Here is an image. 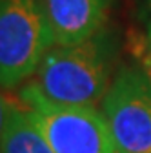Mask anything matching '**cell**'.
<instances>
[{
	"label": "cell",
	"mask_w": 151,
	"mask_h": 153,
	"mask_svg": "<svg viewBox=\"0 0 151 153\" xmlns=\"http://www.w3.org/2000/svg\"><path fill=\"white\" fill-rule=\"evenodd\" d=\"M35 84L56 104L93 106L107 93V60L100 40L51 48L36 69Z\"/></svg>",
	"instance_id": "6da1fadb"
},
{
	"label": "cell",
	"mask_w": 151,
	"mask_h": 153,
	"mask_svg": "<svg viewBox=\"0 0 151 153\" xmlns=\"http://www.w3.org/2000/svg\"><path fill=\"white\" fill-rule=\"evenodd\" d=\"M55 46L44 0H0V86L36 73Z\"/></svg>",
	"instance_id": "7a4b0ae2"
},
{
	"label": "cell",
	"mask_w": 151,
	"mask_h": 153,
	"mask_svg": "<svg viewBox=\"0 0 151 153\" xmlns=\"http://www.w3.org/2000/svg\"><path fill=\"white\" fill-rule=\"evenodd\" d=\"M20 97L53 153H117L106 119L93 106L56 104L35 82Z\"/></svg>",
	"instance_id": "3957f363"
},
{
	"label": "cell",
	"mask_w": 151,
	"mask_h": 153,
	"mask_svg": "<svg viewBox=\"0 0 151 153\" xmlns=\"http://www.w3.org/2000/svg\"><path fill=\"white\" fill-rule=\"evenodd\" d=\"M104 119L117 153H151V80L124 69L104 95Z\"/></svg>",
	"instance_id": "277c9868"
},
{
	"label": "cell",
	"mask_w": 151,
	"mask_h": 153,
	"mask_svg": "<svg viewBox=\"0 0 151 153\" xmlns=\"http://www.w3.org/2000/svg\"><path fill=\"white\" fill-rule=\"evenodd\" d=\"M55 46H75L102 27L109 0H44Z\"/></svg>",
	"instance_id": "5b68a950"
},
{
	"label": "cell",
	"mask_w": 151,
	"mask_h": 153,
	"mask_svg": "<svg viewBox=\"0 0 151 153\" xmlns=\"http://www.w3.org/2000/svg\"><path fill=\"white\" fill-rule=\"evenodd\" d=\"M0 153H53L27 109L9 106Z\"/></svg>",
	"instance_id": "8992f818"
},
{
	"label": "cell",
	"mask_w": 151,
	"mask_h": 153,
	"mask_svg": "<svg viewBox=\"0 0 151 153\" xmlns=\"http://www.w3.org/2000/svg\"><path fill=\"white\" fill-rule=\"evenodd\" d=\"M9 102L0 95V144H2V137H4V129H6V122H7V113H9Z\"/></svg>",
	"instance_id": "52a82bcc"
},
{
	"label": "cell",
	"mask_w": 151,
	"mask_h": 153,
	"mask_svg": "<svg viewBox=\"0 0 151 153\" xmlns=\"http://www.w3.org/2000/svg\"><path fill=\"white\" fill-rule=\"evenodd\" d=\"M146 75L149 76V80H151V55H149V60L146 62Z\"/></svg>",
	"instance_id": "ba28073f"
},
{
	"label": "cell",
	"mask_w": 151,
	"mask_h": 153,
	"mask_svg": "<svg viewBox=\"0 0 151 153\" xmlns=\"http://www.w3.org/2000/svg\"><path fill=\"white\" fill-rule=\"evenodd\" d=\"M147 44H149V49H151V18H149V24H147Z\"/></svg>",
	"instance_id": "9c48e42d"
}]
</instances>
